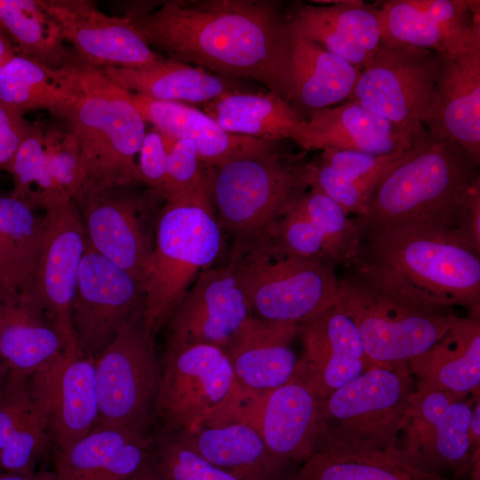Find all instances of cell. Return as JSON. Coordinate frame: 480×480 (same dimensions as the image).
<instances>
[{"label":"cell","mask_w":480,"mask_h":480,"mask_svg":"<svg viewBox=\"0 0 480 480\" xmlns=\"http://www.w3.org/2000/svg\"><path fill=\"white\" fill-rule=\"evenodd\" d=\"M212 199L164 201L143 272L144 320L155 337L193 280L210 268L222 244Z\"/></svg>","instance_id":"8992f818"},{"label":"cell","mask_w":480,"mask_h":480,"mask_svg":"<svg viewBox=\"0 0 480 480\" xmlns=\"http://www.w3.org/2000/svg\"><path fill=\"white\" fill-rule=\"evenodd\" d=\"M212 167L201 162L194 143L175 140L168 150L167 172L160 196L164 201L212 199Z\"/></svg>","instance_id":"7bdbcfd3"},{"label":"cell","mask_w":480,"mask_h":480,"mask_svg":"<svg viewBox=\"0 0 480 480\" xmlns=\"http://www.w3.org/2000/svg\"><path fill=\"white\" fill-rule=\"evenodd\" d=\"M11 370L0 353V394L4 388Z\"/></svg>","instance_id":"11a10c76"},{"label":"cell","mask_w":480,"mask_h":480,"mask_svg":"<svg viewBox=\"0 0 480 480\" xmlns=\"http://www.w3.org/2000/svg\"><path fill=\"white\" fill-rule=\"evenodd\" d=\"M346 268L334 304L353 320L374 364L408 365L410 359L436 342L458 316L453 309L416 303Z\"/></svg>","instance_id":"52a82bcc"},{"label":"cell","mask_w":480,"mask_h":480,"mask_svg":"<svg viewBox=\"0 0 480 480\" xmlns=\"http://www.w3.org/2000/svg\"><path fill=\"white\" fill-rule=\"evenodd\" d=\"M73 98L62 68L52 69L20 54L0 67V105L15 115L44 109L57 117Z\"/></svg>","instance_id":"74e56055"},{"label":"cell","mask_w":480,"mask_h":480,"mask_svg":"<svg viewBox=\"0 0 480 480\" xmlns=\"http://www.w3.org/2000/svg\"><path fill=\"white\" fill-rule=\"evenodd\" d=\"M408 367L416 388L468 398L480 387V317L457 316L449 330Z\"/></svg>","instance_id":"f1b7e54d"},{"label":"cell","mask_w":480,"mask_h":480,"mask_svg":"<svg viewBox=\"0 0 480 480\" xmlns=\"http://www.w3.org/2000/svg\"><path fill=\"white\" fill-rule=\"evenodd\" d=\"M441 53L380 44L346 101H356L415 137L435 92Z\"/></svg>","instance_id":"4fadbf2b"},{"label":"cell","mask_w":480,"mask_h":480,"mask_svg":"<svg viewBox=\"0 0 480 480\" xmlns=\"http://www.w3.org/2000/svg\"><path fill=\"white\" fill-rule=\"evenodd\" d=\"M45 227L24 203L0 196V286L29 295Z\"/></svg>","instance_id":"8d00e7d4"},{"label":"cell","mask_w":480,"mask_h":480,"mask_svg":"<svg viewBox=\"0 0 480 480\" xmlns=\"http://www.w3.org/2000/svg\"><path fill=\"white\" fill-rule=\"evenodd\" d=\"M18 54L19 52L14 45L0 32V67Z\"/></svg>","instance_id":"db71d44e"},{"label":"cell","mask_w":480,"mask_h":480,"mask_svg":"<svg viewBox=\"0 0 480 480\" xmlns=\"http://www.w3.org/2000/svg\"><path fill=\"white\" fill-rule=\"evenodd\" d=\"M292 480H451L420 470L388 452H316Z\"/></svg>","instance_id":"ab89813d"},{"label":"cell","mask_w":480,"mask_h":480,"mask_svg":"<svg viewBox=\"0 0 480 480\" xmlns=\"http://www.w3.org/2000/svg\"><path fill=\"white\" fill-rule=\"evenodd\" d=\"M31 123L0 105V172H8L12 158Z\"/></svg>","instance_id":"c3c4849f"},{"label":"cell","mask_w":480,"mask_h":480,"mask_svg":"<svg viewBox=\"0 0 480 480\" xmlns=\"http://www.w3.org/2000/svg\"><path fill=\"white\" fill-rule=\"evenodd\" d=\"M102 70L129 92L158 100L204 104L224 93L241 91L230 78L164 58L147 68Z\"/></svg>","instance_id":"d590c367"},{"label":"cell","mask_w":480,"mask_h":480,"mask_svg":"<svg viewBox=\"0 0 480 480\" xmlns=\"http://www.w3.org/2000/svg\"><path fill=\"white\" fill-rule=\"evenodd\" d=\"M155 425L174 436L250 397L237 386L224 351L204 344H167L160 362Z\"/></svg>","instance_id":"9c48e42d"},{"label":"cell","mask_w":480,"mask_h":480,"mask_svg":"<svg viewBox=\"0 0 480 480\" xmlns=\"http://www.w3.org/2000/svg\"><path fill=\"white\" fill-rule=\"evenodd\" d=\"M28 376L11 371L0 394V470L32 475L52 446Z\"/></svg>","instance_id":"d6a6232c"},{"label":"cell","mask_w":480,"mask_h":480,"mask_svg":"<svg viewBox=\"0 0 480 480\" xmlns=\"http://www.w3.org/2000/svg\"><path fill=\"white\" fill-rule=\"evenodd\" d=\"M0 480H55L54 472L48 470L36 471L32 475H18L1 473Z\"/></svg>","instance_id":"f5cc1de1"},{"label":"cell","mask_w":480,"mask_h":480,"mask_svg":"<svg viewBox=\"0 0 480 480\" xmlns=\"http://www.w3.org/2000/svg\"><path fill=\"white\" fill-rule=\"evenodd\" d=\"M298 333L304 349L292 380L320 400L377 364L367 356L353 320L335 304L299 324Z\"/></svg>","instance_id":"44dd1931"},{"label":"cell","mask_w":480,"mask_h":480,"mask_svg":"<svg viewBox=\"0 0 480 480\" xmlns=\"http://www.w3.org/2000/svg\"><path fill=\"white\" fill-rule=\"evenodd\" d=\"M231 260L257 318L299 324L336 301L335 267L322 260L274 257L260 246L234 247Z\"/></svg>","instance_id":"30bf717a"},{"label":"cell","mask_w":480,"mask_h":480,"mask_svg":"<svg viewBox=\"0 0 480 480\" xmlns=\"http://www.w3.org/2000/svg\"><path fill=\"white\" fill-rule=\"evenodd\" d=\"M298 324L262 320L252 316L237 330L224 353L237 386L259 399L292 380L298 358L290 343Z\"/></svg>","instance_id":"484cf974"},{"label":"cell","mask_w":480,"mask_h":480,"mask_svg":"<svg viewBox=\"0 0 480 480\" xmlns=\"http://www.w3.org/2000/svg\"><path fill=\"white\" fill-rule=\"evenodd\" d=\"M12 178L10 196L35 211H49L71 199L54 180L44 149V130L31 124L7 172Z\"/></svg>","instance_id":"60d3db41"},{"label":"cell","mask_w":480,"mask_h":480,"mask_svg":"<svg viewBox=\"0 0 480 480\" xmlns=\"http://www.w3.org/2000/svg\"><path fill=\"white\" fill-rule=\"evenodd\" d=\"M142 282L86 244L71 307L77 348L95 358L144 308Z\"/></svg>","instance_id":"5bb4252c"},{"label":"cell","mask_w":480,"mask_h":480,"mask_svg":"<svg viewBox=\"0 0 480 480\" xmlns=\"http://www.w3.org/2000/svg\"><path fill=\"white\" fill-rule=\"evenodd\" d=\"M245 416L269 450L284 460L300 466L321 448V400L295 380L252 402Z\"/></svg>","instance_id":"d4e9b609"},{"label":"cell","mask_w":480,"mask_h":480,"mask_svg":"<svg viewBox=\"0 0 480 480\" xmlns=\"http://www.w3.org/2000/svg\"><path fill=\"white\" fill-rule=\"evenodd\" d=\"M59 25L66 44L92 67L141 68L163 58L125 16L108 15L90 0H39Z\"/></svg>","instance_id":"d6986e66"},{"label":"cell","mask_w":480,"mask_h":480,"mask_svg":"<svg viewBox=\"0 0 480 480\" xmlns=\"http://www.w3.org/2000/svg\"><path fill=\"white\" fill-rule=\"evenodd\" d=\"M132 93V100L146 123L166 139L194 143L205 167L268 151L277 142L238 135L223 130L206 113L176 101L158 100Z\"/></svg>","instance_id":"4316f807"},{"label":"cell","mask_w":480,"mask_h":480,"mask_svg":"<svg viewBox=\"0 0 480 480\" xmlns=\"http://www.w3.org/2000/svg\"><path fill=\"white\" fill-rule=\"evenodd\" d=\"M67 348L64 338L29 295L0 286V353L11 371L30 375Z\"/></svg>","instance_id":"4dcf8cb0"},{"label":"cell","mask_w":480,"mask_h":480,"mask_svg":"<svg viewBox=\"0 0 480 480\" xmlns=\"http://www.w3.org/2000/svg\"><path fill=\"white\" fill-rule=\"evenodd\" d=\"M452 235L480 254V184L474 188L460 212Z\"/></svg>","instance_id":"681fc988"},{"label":"cell","mask_w":480,"mask_h":480,"mask_svg":"<svg viewBox=\"0 0 480 480\" xmlns=\"http://www.w3.org/2000/svg\"><path fill=\"white\" fill-rule=\"evenodd\" d=\"M139 154L138 167L143 184L160 196L166 179L168 161V148L164 135L154 127L147 131Z\"/></svg>","instance_id":"7dc6e473"},{"label":"cell","mask_w":480,"mask_h":480,"mask_svg":"<svg viewBox=\"0 0 480 480\" xmlns=\"http://www.w3.org/2000/svg\"><path fill=\"white\" fill-rule=\"evenodd\" d=\"M45 227L29 296L64 338L76 344L71 307L87 237L79 212L68 201L44 212Z\"/></svg>","instance_id":"2e32d148"},{"label":"cell","mask_w":480,"mask_h":480,"mask_svg":"<svg viewBox=\"0 0 480 480\" xmlns=\"http://www.w3.org/2000/svg\"><path fill=\"white\" fill-rule=\"evenodd\" d=\"M252 316L232 260L202 271L167 323L166 344H204L224 349Z\"/></svg>","instance_id":"ac0fdd59"},{"label":"cell","mask_w":480,"mask_h":480,"mask_svg":"<svg viewBox=\"0 0 480 480\" xmlns=\"http://www.w3.org/2000/svg\"><path fill=\"white\" fill-rule=\"evenodd\" d=\"M125 16L166 59L258 81L290 105L292 31L273 0H168Z\"/></svg>","instance_id":"6da1fadb"},{"label":"cell","mask_w":480,"mask_h":480,"mask_svg":"<svg viewBox=\"0 0 480 480\" xmlns=\"http://www.w3.org/2000/svg\"><path fill=\"white\" fill-rule=\"evenodd\" d=\"M0 32L20 55L49 68H60L71 57L56 21L39 0H0Z\"/></svg>","instance_id":"f35d334b"},{"label":"cell","mask_w":480,"mask_h":480,"mask_svg":"<svg viewBox=\"0 0 480 480\" xmlns=\"http://www.w3.org/2000/svg\"><path fill=\"white\" fill-rule=\"evenodd\" d=\"M414 389L408 365H372L321 400L324 434L319 452L392 450Z\"/></svg>","instance_id":"ba28073f"},{"label":"cell","mask_w":480,"mask_h":480,"mask_svg":"<svg viewBox=\"0 0 480 480\" xmlns=\"http://www.w3.org/2000/svg\"><path fill=\"white\" fill-rule=\"evenodd\" d=\"M28 385L56 453L69 448L98 423L94 359L66 350L31 373Z\"/></svg>","instance_id":"e0dca14e"},{"label":"cell","mask_w":480,"mask_h":480,"mask_svg":"<svg viewBox=\"0 0 480 480\" xmlns=\"http://www.w3.org/2000/svg\"><path fill=\"white\" fill-rule=\"evenodd\" d=\"M150 457L164 480H236L175 436L153 435Z\"/></svg>","instance_id":"ee69618b"},{"label":"cell","mask_w":480,"mask_h":480,"mask_svg":"<svg viewBox=\"0 0 480 480\" xmlns=\"http://www.w3.org/2000/svg\"><path fill=\"white\" fill-rule=\"evenodd\" d=\"M174 436L236 480H292L300 467L273 453L241 408Z\"/></svg>","instance_id":"7402d4cb"},{"label":"cell","mask_w":480,"mask_h":480,"mask_svg":"<svg viewBox=\"0 0 480 480\" xmlns=\"http://www.w3.org/2000/svg\"><path fill=\"white\" fill-rule=\"evenodd\" d=\"M291 31L293 84L291 106L308 120L313 112L346 101L361 70L292 28Z\"/></svg>","instance_id":"836d02e7"},{"label":"cell","mask_w":480,"mask_h":480,"mask_svg":"<svg viewBox=\"0 0 480 480\" xmlns=\"http://www.w3.org/2000/svg\"><path fill=\"white\" fill-rule=\"evenodd\" d=\"M203 108L230 133L275 142L287 139L301 148L307 139L308 120L270 91L227 92L204 103Z\"/></svg>","instance_id":"1f68e13d"},{"label":"cell","mask_w":480,"mask_h":480,"mask_svg":"<svg viewBox=\"0 0 480 480\" xmlns=\"http://www.w3.org/2000/svg\"><path fill=\"white\" fill-rule=\"evenodd\" d=\"M404 152L376 156L325 148L317 161L310 162L309 188L315 187L324 192L348 215L364 216L379 181Z\"/></svg>","instance_id":"e575fe53"},{"label":"cell","mask_w":480,"mask_h":480,"mask_svg":"<svg viewBox=\"0 0 480 480\" xmlns=\"http://www.w3.org/2000/svg\"><path fill=\"white\" fill-rule=\"evenodd\" d=\"M124 480H164L149 456Z\"/></svg>","instance_id":"f907efd6"},{"label":"cell","mask_w":480,"mask_h":480,"mask_svg":"<svg viewBox=\"0 0 480 480\" xmlns=\"http://www.w3.org/2000/svg\"><path fill=\"white\" fill-rule=\"evenodd\" d=\"M347 267L416 303L460 307L480 317V254L446 230L401 226L363 232Z\"/></svg>","instance_id":"7a4b0ae2"},{"label":"cell","mask_w":480,"mask_h":480,"mask_svg":"<svg viewBox=\"0 0 480 480\" xmlns=\"http://www.w3.org/2000/svg\"><path fill=\"white\" fill-rule=\"evenodd\" d=\"M309 188L296 204L321 232L327 261L335 268L347 267L360 249L362 234L356 220L318 188Z\"/></svg>","instance_id":"b9f144b4"},{"label":"cell","mask_w":480,"mask_h":480,"mask_svg":"<svg viewBox=\"0 0 480 480\" xmlns=\"http://www.w3.org/2000/svg\"><path fill=\"white\" fill-rule=\"evenodd\" d=\"M129 188L86 183L72 202L91 247L143 284L155 240L152 202Z\"/></svg>","instance_id":"9a60e30c"},{"label":"cell","mask_w":480,"mask_h":480,"mask_svg":"<svg viewBox=\"0 0 480 480\" xmlns=\"http://www.w3.org/2000/svg\"><path fill=\"white\" fill-rule=\"evenodd\" d=\"M309 164L304 154L279 152L276 146L212 167L218 222L235 237L234 245L269 242L275 223L309 188Z\"/></svg>","instance_id":"5b68a950"},{"label":"cell","mask_w":480,"mask_h":480,"mask_svg":"<svg viewBox=\"0 0 480 480\" xmlns=\"http://www.w3.org/2000/svg\"><path fill=\"white\" fill-rule=\"evenodd\" d=\"M140 309L95 358L97 425L149 434L160 385L155 337Z\"/></svg>","instance_id":"8fae6325"},{"label":"cell","mask_w":480,"mask_h":480,"mask_svg":"<svg viewBox=\"0 0 480 480\" xmlns=\"http://www.w3.org/2000/svg\"><path fill=\"white\" fill-rule=\"evenodd\" d=\"M480 184L478 166L454 141L424 127L376 186L367 212L355 217L361 234L421 226L452 234L458 215Z\"/></svg>","instance_id":"3957f363"},{"label":"cell","mask_w":480,"mask_h":480,"mask_svg":"<svg viewBox=\"0 0 480 480\" xmlns=\"http://www.w3.org/2000/svg\"><path fill=\"white\" fill-rule=\"evenodd\" d=\"M470 441L475 448L480 447V398L475 401L472 409Z\"/></svg>","instance_id":"816d5d0a"},{"label":"cell","mask_w":480,"mask_h":480,"mask_svg":"<svg viewBox=\"0 0 480 480\" xmlns=\"http://www.w3.org/2000/svg\"><path fill=\"white\" fill-rule=\"evenodd\" d=\"M61 68L71 82L74 98L57 117L78 140L86 183L143 184L135 156L147 132L146 122L131 92L74 52Z\"/></svg>","instance_id":"277c9868"},{"label":"cell","mask_w":480,"mask_h":480,"mask_svg":"<svg viewBox=\"0 0 480 480\" xmlns=\"http://www.w3.org/2000/svg\"><path fill=\"white\" fill-rule=\"evenodd\" d=\"M284 12L292 30L361 71L370 64L380 44L376 4L340 0L314 4L297 1Z\"/></svg>","instance_id":"603a6c76"},{"label":"cell","mask_w":480,"mask_h":480,"mask_svg":"<svg viewBox=\"0 0 480 480\" xmlns=\"http://www.w3.org/2000/svg\"><path fill=\"white\" fill-rule=\"evenodd\" d=\"M413 136L356 101L313 112L304 150L337 148L393 156L409 149Z\"/></svg>","instance_id":"83f0119b"},{"label":"cell","mask_w":480,"mask_h":480,"mask_svg":"<svg viewBox=\"0 0 480 480\" xmlns=\"http://www.w3.org/2000/svg\"><path fill=\"white\" fill-rule=\"evenodd\" d=\"M296 201L275 223L268 252L274 257L318 259L328 262L321 232Z\"/></svg>","instance_id":"f6af8a7d"},{"label":"cell","mask_w":480,"mask_h":480,"mask_svg":"<svg viewBox=\"0 0 480 480\" xmlns=\"http://www.w3.org/2000/svg\"><path fill=\"white\" fill-rule=\"evenodd\" d=\"M153 435L96 425L56 453L55 480H124L149 456Z\"/></svg>","instance_id":"f546056e"},{"label":"cell","mask_w":480,"mask_h":480,"mask_svg":"<svg viewBox=\"0 0 480 480\" xmlns=\"http://www.w3.org/2000/svg\"><path fill=\"white\" fill-rule=\"evenodd\" d=\"M423 126L454 141L480 163V26L462 48L441 53L435 92Z\"/></svg>","instance_id":"ffe728a7"},{"label":"cell","mask_w":480,"mask_h":480,"mask_svg":"<svg viewBox=\"0 0 480 480\" xmlns=\"http://www.w3.org/2000/svg\"><path fill=\"white\" fill-rule=\"evenodd\" d=\"M479 392L468 398L416 388L412 394L395 453L410 465L443 476L452 471L457 477L468 473L475 454L470 441V421Z\"/></svg>","instance_id":"7c38bea8"},{"label":"cell","mask_w":480,"mask_h":480,"mask_svg":"<svg viewBox=\"0 0 480 480\" xmlns=\"http://www.w3.org/2000/svg\"><path fill=\"white\" fill-rule=\"evenodd\" d=\"M381 44L450 53L480 26L468 0H388L379 4Z\"/></svg>","instance_id":"cb8c5ba5"},{"label":"cell","mask_w":480,"mask_h":480,"mask_svg":"<svg viewBox=\"0 0 480 480\" xmlns=\"http://www.w3.org/2000/svg\"><path fill=\"white\" fill-rule=\"evenodd\" d=\"M3 473L1 470H0V474Z\"/></svg>","instance_id":"9f6ffc18"},{"label":"cell","mask_w":480,"mask_h":480,"mask_svg":"<svg viewBox=\"0 0 480 480\" xmlns=\"http://www.w3.org/2000/svg\"><path fill=\"white\" fill-rule=\"evenodd\" d=\"M44 149L54 180L73 201L86 183L77 139L67 127H53L44 131Z\"/></svg>","instance_id":"bcb514c9"}]
</instances>
